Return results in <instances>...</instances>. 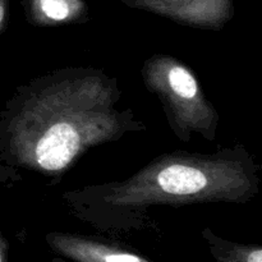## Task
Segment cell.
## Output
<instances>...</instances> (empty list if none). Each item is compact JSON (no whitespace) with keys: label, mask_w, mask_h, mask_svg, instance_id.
<instances>
[{"label":"cell","mask_w":262,"mask_h":262,"mask_svg":"<svg viewBox=\"0 0 262 262\" xmlns=\"http://www.w3.org/2000/svg\"><path fill=\"white\" fill-rule=\"evenodd\" d=\"M119 79L99 67L53 69L19 84L0 110V182L56 186L92 148L147 127L119 106Z\"/></svg>","instance_id":"cell-1"},{"label":"cell","mask_w":262,"mask_h":262,"mask_svg":"<svg viewBox=\"0 0 262 262\" xmlns=\"http://www.w3.org/2000/svg\"><path fill=\"white\" fill-rule=\"evenodd\" d=\"M260 165L242 143L211 154L177 150L156 156L123 181L61 193L69 214L101 232L150 228L154 207L243 205L260 192Z\"/></svg>","instance_id":"cell-2"},{"label":"cell","mask_w":262,"mask_h":262,"mask_svg":"<svg viewBox=\"0 0 262 262\" xmlns=\"http://www.w3.org/2000/svg\"><path fill=\"white\" fill-rule=\"evenodd\" d=\"M143 84L161 104L171 132L188 143L192 136L215 142L220 115L187 64L169 54L148 56L141 68Z\"/></svg>","instance_id":"cell-3"},{"label":"cell","mask_w":262,"mask_h":262,"mask_svg":"<svg viewBox=\"0 0 262 262\" xmlns=\"http://www.w3.org/2000/svg\"><path fill=\"white\" fill-rule=\"evenodd\" d=\"M132 9L152 13L177 25L219 31L234 18V0H119Z\"/></svg>","instance_id":"cell-4"},{"label":"cell","mask_w":262,"mask_h":262,"mask_svg":"<svg viewBox=\"0 0 262 262\" xmlns=\"http://www.w3.org/2000/svg\"><path fill=\"white\" fill-rule=\"evenodd\" d=\"M45 242L59 257L76 262H151L135 248L95 235L50 232Z\"/></svg>","instance_id":"cell-5"},{"label":"cell","mask_w":262,"mask_h":262,"mask_svg":"<svg viewBox=\"0 0 262 262\" xmlns=\"http://www.w3.org/2000/svg\"><path fill=\"white\" fill-rule=\"evenodd\" d=\"M26 20L35 27H68L90 20L84 0H22Z\"/></svg>","instance_id":"cell-6"},{"label":"cell","mask_w":262,"mask_h":262,"mask_svg":"<svg viewBox=\"0 0 262 262\" xmlns=\"http://www.w3.org/2000/svg\"><path fill=\"white\" fill-rule=\"evenodd\" d=\"M212 257L219 262H262V247L255 243H237L215 234L210 228L201 232Z\"/></svg>","instance_id":"cell-7"},{"label":"cell","mask_w":262,"mask_h":262,"mask_svg":"<svg viewBox=\"0 0 262 262\" xmlns=\"http://www.w3.org/2000/svg\"><path fill=\"white\" fill-rule=\"evenodd\" d=\"M10 13V0H0V35L7 28L9 22Z\"/></svg>","instance_id":"cell-8"},{"label":"cell","mask_w":262,"mask_h":262,"mask_svg":"<svg viewBox=\"0 0 262 262\" xmlns=\"http://www.w3.org/2000/svg\"><path fill=\"white\" fill-rule=\"evenodd\" d=\"M9 257V242L0 229V262H7Z\"/></svg>","instance_id":"cell-9"}]
</instances>
